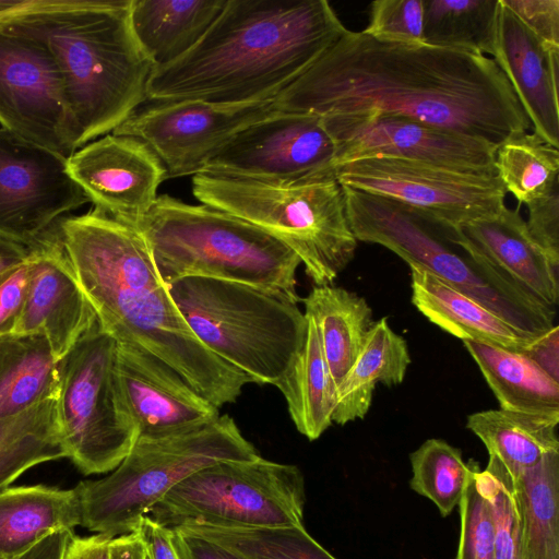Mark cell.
I'll use <instances>...</instances> for the list:
<instances>
[{
	"label": "cell",
	"mask_w": 559,
	"mask_h": 559,
	"mask_svg": "<svg viewBox=\"0 0 559 559\" xmlns=\"http://www.w3.org/2000/svg\"><path fill=\"white\" fill-rule=\"evenodd\" d=\"M273 104L321 118L403 116L496 145L531 126L486 55L381 41L362 31L346 29Z\"/></svg>",
	"instance_id": "cell-1"
},
{
	"label": "cell",
	"mask_w": 559,
	"mask_h": 559,
	"mask_svg": "<svg viewBox=\"0 0 559 559\" xmlns=\"http://www.w3.org/2000/svg\"><path fill=\"white\" fill-rule=\"evenodd\" d=\"M56 230L74 277L104 331L176 370L218 409L251 379L209 350L183 320L134 227L93 207Z\"/></svg>",
	"instance_id": "cell-2"
},
{
	"label": "cell",
	"mask_w": 559,
	"mask_h": 559,
	"mask_svg": "<svg viewBox=\"0 0 559 559\" xmlns=\"http://www.w3.org/2000/svg\"><path fill=\"white\" fill-rule=\"evenodd\" d=\"M346 29L325 0H227L191 50L153 69L146 98L274 100Z\"/></svg>",
	"instance_id": "cell-3"
},
{
	"label": "cell",
	"mask_w": 559,
	"mask_h": 559,
	"mask_svg": "<svg viewBox=\"0 0 559 559\" xmlns=\"http://www.w3.org/2000/svg\"><path fill=\"white\" fill-rule=\"evenodd\" d=\"M131 0H41L0 29L52 56L79 131V148L111 133L146 98L154 69L130 22Z\"/></svg>",
	"instance_id": "cell-4"
},
{
	"label": "cell",
	"mask_w": 559,
	"mask_h": 559,
	"mask_svg": "<svg viewBox=\"0 0 559 559\" xmlns=\"http://www.w3.org/2000/svg\"><path fill=\"white\" fill-rule=\"evenodd\" d=\"M168 284L183 277L243 283L300 301L298 255L259 227L205 204L158 195L136 227Z\"/></svg>",
	"instance_id": "cell-5"
},
{
	"label": "cell",
	"mask_w": 559,
	"mask_h": 559,
	"mask_svg": "<svg viewBox=\"0 0 559 559\" xmlns=\"http://www.w3.org/2000/svg\"><path fill=\"white\" fill-rule=\"evenodd\" d=\"M167 287L197 338L253 383L276 385L305 342V312L274 292L197 276Z\"/></svg>",
	"instance_id": "cell-6"
},
{
	"label": "cell",
	"mask_w": 559,
	"mask_h": 559,
	"mask_svg": "<svg viewBox=\"0 0 559 559\" xmlns=\"http://www.w3.org/2000/svg\"><path fill=\"white\" fill-rule=\"evenodd\" d=\"M228 415L164 435L139 436L111 473L81 481V526L114 538L139 527L164 495L195 471L221 461L259 457Z\"/></svg>",
	"instance_id": "cell-7"
},
{
	"label": "cell",
	"mask_w": 559,
	"mask_h": 559,
	"mask_svg": "<svg viewBox=\"0 0 559 559\" xmlns=\"http://www.w3.org/2000/svg\"><path fill=\"white\" fill-rule=\"evenodd\" d=\"M192 192L201 204L239 217L292 249L316 286L332 285L358 245L335 177L294 186L199 174Z\"/></svg>",
	"instance_id": "cell-8"
},
{
	"label": "cell",
	"mask_w": 559,
	"mask_h": 559,
	"mask_svg": "<svg viewBox=\"0 0 559 559\" xmlns=\"http://www.w3.org/2000/svg\"><path fill=\"white\" fill-rule=\"evenodd\" d=\"M342 187V186H341ZM357 241L380 245L492 310L520 332L538 337L556 311L528 296L481 260L456 248L443 233L404 204L342 187Z\"/></svg>",
	"instance_id": "cell-9"
},
{
	"label": "cell",
	"mask_w": 559,
	"mask_h": 559,
	"mask_svg": "<svg viewBox=\"0 0 559 559\" xmlns=\"http://www.w3.org/2000/svg\"><path fill=\"white\" fill-rule=\"evenodd\" d=\"M305 501L304 475L296 465L259 456L221 461L195 471L146 515L168 527H286L302 525Z\"/></svg>",
	"instance_id": "cell-10"
},
{
	"label": "cell",
	"mask_w": 559,
	"mask_h": 559,
	"mask_svg": "<svg viewBox=\"0 0 559 559\" xmlns=\"http://www.w3.org/2000/svg\"><path fill=\"white\" fill-rule=\"evenodd\" d=\"M116 352L117 342L96 320L59 360V423L68 457L84 475L115 469L138 438L120 390Z\"/></svg>",
	"instance_id": "cell-11"
},
{
	"label": "cell",
	"mask_w": 559,
	"mask_h": 559,
	"mask_svg": "<svg viewBox=\"0 0 559 559\" xmlns=\"http://www.w3.org/2000/svg\"><path fill=\"white\" fill-rule=\"evenodd\" d=\"M334 176L342 187L404 204L442 233L492 216L506 205L507 192L496 173L377 157L344 164Z\"/></svg>",
	"instance_id": "cell-12"
},
{
	"label": "cell",
	"mask_w": 559,
	"mask_h": 559,
	"mask_svg": "<svg viewBox=\"0 0 559 559\" xmlns=\"http://www.w3.org/2000/svg\"><path fill=\"white\" fill-rule=\"evenodd\" d=\"M336 153L321 117L274 110L236 134L201 174L294 186L335 177Z\"/></svg>",
	"instance_id": "cell-13"
},
{
	"label": "cell",
	"mask_w": 559,
	"mask_h": 559,
	"mask_svg": "<svg viewBox=\"0 0 559 559\" xmlns=\"http://www.w3.org/2000/svg\"><path fill=\"white\" fill-rule=\"evenodd\" d=\"M274 110L273 100L153 103L136 109L112 133L143 142L164 166L166 178L193 177L236 134Z\"/></svg>",
	"instance_id": "cell-14"
},
{
	"label": "cell",
	"mask_w": 559,
	"mask_h": 559,
	"mask_svg": "<svg viewBox=\"0 0 559 559\" xmlns=\"http://www.w3.org/2000/svg\"><path fill=\"white\" fill-rule=\"evenodd\" d=\"M0 126L63 158L79 150V131L50 52L0 29Z\"/></svg>",
	"instance_id": "cell-15"
},
{
	"label": "cell",
	"mask_w": 559,
	"mask_h": 559,
	"mask_svg": "<svg viewBox=\"0 0 559 559\" xmlns=\"http://www.w3.org/2000/svg\"><path fill=\"white\" fill-rule=\"evenodd\" d=\"M86 202L66 158L0 128V238L29 248Z\"/></svg>",
	"instance_id": "cell-16"
},
{
	"label": "cell",
	"mask_w": 559,
	"mask_h": 559,
	"mask_svg": "<svg viewBox=\"0 0 559 559\" xmlns=\"http://www.w3.org/2000/svg\"><path fill=\"white\" fill-rule=\"evenodd\" d=\"M337 144L334 173L349 162L389 157L476 173H496L497 146L403 116L322 118Z\"/></svg>",
	"instance_id": "cell-17"
},
{
	"label": "cell",
	"mask_w": 559,
	"mask_h": 559,
	"mask_svg": "<svg viewBox=\"0 0 559 559\" xmlns=\"http://www.w3.org/2000/svg\"><path fill=\"white\" fill-rule=\"evenodd\" d=\"M70 178L88 202L109 217L136 227L153 207L166 170L141 141L103 135L66 159Z\"/></svg>",
	"instance_id": "cell-18"
},
{
	"label": "cell",
	"mask_w": 559,
	"mask_h": 559,
	"mask_svg": "<svg viewBox=\"0 0 559 559\" xmlns=\"http://www.w3.org/2000/svg\"><path fill=\"white\" fill-rule=\"evenodd\" d=\"M52 227L28 248L29 283L13 333L44 334L59 361L97 319L69 266L57 230Z\"/></svg>",
	"instance_id": "cell-19"
},
{
	"label": "cell",
	"mask_w": 559,
	"mask_h": 559,
	"mask_svg": "<svg viewBox=\"0 0 559 559\" xmlns=\"http://www.w3.org/2000/svg\"><path fill=\"white\" fill-rule=\"evenodd\" d=\"M116 371L138 437L168 433L219 416L218 408L176 370L136 345L117 343Z\"/></svg>",
	"instance_id": "cell-20"
},
{
	"label": "cell",
	"mask_w": 559,
	"mask_h": 559,
	"mask_svg": "<svg viewBox=\"0 0 559 559\" xmlns=\"http://www.w3.org/2000/svg\"><path fill=\"white\" fill-rule=\"evenodd\" d=\"M489 55L533 124V132L559 148V52L547 51L498 0Z\"/></svg>",
	"instance_id": "cell-21"
},
{
	"label": "cell",
	"mask_w": 559,
	"mask_h": 559,
	"mask_svg": "<svg viewBox=\"0 0 559 559\" xmlns=\"http://www.w3.org/2000/svg\"><path fill=\"white\" fill-rule=\"evenodd\" d=\"M443 235L528 296L556 311L559 299L558 267L534 241L519 210L504 205L492 216Z\"/></svg>",
	"instance_id": "cell-22"
},
{
	"label": "cell",
	"mask_w": 559,
	"mask_h": 559,
	"mask_svg": "<svg viewBox=\"0 0 559 559\" xmlns=\"http://www.w3.org/2000/svg\"><path fill=\"white\" fill-rule=\"evenodd\" d=\"M412 302L441 330L462 341H476L524 353L531 337L492 310L442 282L429 272L409 266Z\"/></svg>",
	"instance_id": "cell-23"
},
{
	"label": "cell",
	"mask_w": 559,
	"mask_h": 559,
	"mask_svg": "<svg viewBox=\"0 0 559 559\" xmlns=\"http://www.w3.org/2000/svg\"><path fill=\"white\" fill-rule=\"evenodd\" d=\"M227 0H131L135 38L154 68L181 58L204 36Z\"/></svg>",
	"instance_id": "cell-24"
},
{
	"label": "cell",
	"mask_w": 559,
	"mask_h": 559,
	"mask_svg": "<svg viewBox=\"0 0 559 559\" xmlns=\"http://www.w3.org/2000/svg\"><path fill=\"white\" fill-rule=\"evenodd\" d=\"M81 525L76 489L46 485L0 491V554L12 558L46 535Z\"/></svg>",
	"instance_id": "cell-25"
},
{
	"label": "cell",
	"mask_w": 559,
	"mask_h": 559,
	"mask_svg": "<svg viewBox=\"0 0 559 559\" xmlns=\"http://www.w3.org/2000/svg\"><path fill=\"white\" fill-rule=\"evenodd\" d=\"M411 361L406 341L388 320L373 322L355 362L335 388L333 423L345 425L364 418L376 385L402 383Z\"/></svg>",
	"instance_id": "cell-26"
},
{
	"label": "cell",
	"mask_w": 559,
	"mask_h": 559,
	"mask_svg": "<svg viewBox=\"0 0 559 559\" xmlns=\"http://www.w3.org/2000/svg\"><path fill=\"white\" fill-rule=\"evenodd\" d=\"M302 302L336 388L364 346L373 324L372 310L361 296L333 285L314 286Z\"/></svg>",
	"instance_id": "cell-27"
},
{
	"label": "cell",
	"mask_w": 559,
	"mask_h": 559,
	"mask_svg": "<svg viewBox=\"0 0 559 559\" xmlns=\"http://www.w3.org/2000/svg\"><path fill=\"white\" fill-rule=\"evenodd\" d=\"M559 415L487 409L468 415L466 428L485 444L513 479L559 451Z\"/></svg>",
	"instance_id": "cell-28"
},
{
	"label": "cell",
	"mask_w": 559,
	"mask_h": 559,
	"mask_svg": "<svg viewBox=\"0 0 559 559\" xmlns=\"http://www.w3.org/2000/svg\"><path fill=\"white\" fill-rule=\"evenodd\" d=\"M500 404L512 412L559 415V382L520 352L462 341Z\"/></svg>",
	"instance_id": "cell-29"
},
{
	"label": "cell",
	"mask_w": 559,
	"mask_h": 559,
	"mask_svg": "<svg viewBox=\"0 0 559 559\" xmlns=\"http://www.w3.org/2000/svg\"><path fill=\"white\" fill-rule=\"evenodd\" d=\"M59 361L41 333L0 337V418L57 399Z\"/></svg>",
	"instance_id": "cell-30"
},
{
	"label": "cell",
	"mask_w": 559,
	"mask_h": 559,
	"mask_svg": "<svg viewBox=\"0 0 559 559\" xmlns=\"http://www.w3.org/2000/svg\"><path fill=\"white\" fill-rule=\"evenodd\" d=\"M305 342L275 385L283 394L297 430L310 441L332 425L335 386L331 378L313 320L307 316Z\"/></svg>",
	"instance_id": "cell-31"
},
{
	"label": "cell",
	"mask_w": 559,
	"mask_h": 559,
	"mask_svg": "<svg viewBox=\"0 0 559 559\" xmlns=\"http://www.w3.org/2000/svg\"><path fill=\"white\" fill-rule=\"evenodd\" d=\"M68 457L57 399L0 418V491L40 463Z\"/></svg>",
	"instance_id": "cell-32"
},
{
	"label": "cell",
	"mask_w": 559,
	"mask_h": 559,
	"mask_svg": "<svg viewBox=\"0 0 559 559\" xmlns=\"http://www.w3.org/2000/svg\"><path fill=\"white\" fill-rule=\"evenodd\" d=\"M510 486L520 514L527 559H559V451L546 454Z\"/></svg>",
	"instance_id": "cell-33"
},
{
	"label": "cell",
	"mask_w": 559,
	"mask_h": 559,
	"mask_svg": "<svg viewBox=\"0 0 559 559\" xmlns=\"http://www.w3.org/2000/svg\"><path fill=\"white\" fill-rule=\"evenodd\" d=\"M495 170L507 193L526 206L559 190V151L536 133L510 134L498 146Z\"/></svg>",
	"instance_id": "cell-34"
},
{
	"label": "cell",
	"mask_w": 559,
	"mask_h": 559,
	"mask_svg": "<svg viewBox=\"0 0 559 559\" xmlns=\"http://www.w3.org/2000/svg\"><path fill=\"white\" fill-rule=\"evenodd\" d=\"M215 542L247 559H336L304 525L286 527L177 526Z\"/></svg>",
	"instance_id": "cell-35"
},
{
	"label": "cell",
	"mask_w": 559,
	"mask_h": 559,
	"mask_svg": "<svg viewBox=\"0 0 559 559\" xmlns=\"http://www.w3.org/2000/svg\"><path fill=\"white\" fill-rule=\"evenodd\" d=\"M426 44L490 51L498 0H424Z\"/></svg>",
	"instance_id": "cell-36"
},
{
	"label": "cell",
	"mask_w": 559,
	"mask_h": 559,
	"mask_svg": "<svg viewBox=\"0 0 559 559\" xmlns=\"http://www.w3.org/2000/svg\"><path fill=\"white\" fill-rule=\"evenodd\" d=\"M411 488L431 500L442 516L459 506L471 473V461L444 440L428 439L409 454Z\"/></svg>",
	"instance_id": "cell-37"
},
{
	"label": "cell",
	"mask_w": 559,
	"mask_h": 559,
	"mask_svg": "<svg viewBox=\"0 0 559 559\" xmlns=\"http://www.w3.org/2000/svg\"><path fill=\"white\" fill-rule=\"evenodd\" d=\"M495 525L493 559H527L518 504L510 476L501 463L489 456L480 471Z\"/></svg>",
	"instance_id": "cell-38"
},
{
	"label": "cell",
	"mask_w": 559,
	"mask_h": 559,
	"mask_svg": "<svg viewBox=\"0 0 559 559\" xmlns=\"http://www.w3.org/2000/svg\"><path fill=\"white\" fill-rule=\"evenodd\" d=\"M477 462L459 503L461 533L456 559H493L495 525Z\"/></svg>",
	"instance_id": "cell-39"
},
{
	"label": "cell",
	"mask_w": 559,
	"mask_h": 559,
	"mask_svg": "<svg viewBox=\"0 0 559 559\" xmlns=\"http://www.w3.org/2000/svg\"><path fill=\"white\" fill-rule=\"evenodd\" d=\"M424 0H376L370 4L369 23L362 31L381 41L423 45Z\"/></svg>",
	"instance_id": "cell-40"
},
{
	"label": "cell",
	"mask_w": 559,
	"mask_h": 559,
	"mask_svg": "<svg viewBox=\"0 0 559 559\" xmlns=\"http://www.w3.org/2000/svg\"><path fill=\"white\" fill-rule=\"evenodd\" d=\"M549 52H559V0H501Z\"/></svg>",
	"instance_id": "cell-41"
},
{
	"label": "cell",
	"mask_w": 559,
	"mask_h": 559,
	"mask_svg": "<svg viewBox=\"0 0 559 559\" xmlns=\"http://www.w3.org/2000/svg\"><path fill=\"white\" fill-rule=\"evenodd\" d=\"M526 226L534 241L559 266V190L530 205Z\"/></svg>",
	"instance_id": "cell-42"
},
{
	"label": "cell",
	"mask_w": 559,
	"mask_h": 559,
	"mask_svg": "<svg viewBox=\"0 0 559 559\" xmlns=\"http://www.w3.org/2000/svg\"><path fill=\"white\" fill-rule=\"evenodd\" d=\"M31 276L26 262L0 275V337L14 332L20 320Z\"/></svg>",
	"instance_id": "cell-43"
},
{
	"label": "cell",
	"mask_w": 559,
	"mask_h": 559,
	"mask_svg": "<svg viewBox=\"0 0 559 559\" xmlns=\"http://www.w3.org/2000/svg\"><path fill=\"white\" fill-rule=\"evenodd\" d=\"M182 559H247L246 557L179 527H173Z\"/></svg>",
	"instance_id": "cell-44"
},
{
	"label": "cell",
	"mask_w": 559,
	"mask_h": 559,
	"mask_svg": "<svg viewBox=\"0 0 559 559\" xmlns=\"http://www.w3.org/2000/svg\"><path fill=\"white\" fill-rule=\"evenodd\" d=\"M151 559H182L176 545L174 530L144 515L136 528Z\"/></svg>",
	"instance_id": "cell-45"
},
{
	"label": "cell",
	"mask_w": 559,
	"mask_h": 559,
	"mask_svg": "<svg viewBox=\"0 0 559 559\" xmlns=\"http://www.w3.org/2000/svg\"><path fill=\"white\" fill-rule=\"evenodd\" d=\"M548 376L559 382V326L536 337L523 353Z\"/></svg>",
	"instance_id": "cell-46"
},
{
	"label": "cell",
	"mask_w": 559,
	"mask_h": 559,
	"mask_svg": "<svg viewBox=\"0 0 559 559\" xmlns=\"http://www.w3.org/2000/svg\"><path fill=\"white\" fill-rule=\"evenodd\" d=\"M73 536L72 530L55 531L25 551L9 559H64Z\"/></svg>",
	"instance_id": "cell-47"
},
{
	"label": "cell",
	"mask_w": 559,
	"mask_h": 559,
	"mask_svg": "<svg viewBox=\"0 0 559 559\" xmlns=\"http://www.w3.org/2000/svg\"><path fill=\"white\" fill-rule=\"evenodd\" d=\"M110 539L100 534L87 537L73 536L64 559H109Z\"/></svg>",
	"instance_id": "cell-48"
},
{
	"label": "cell",
	"mask_w": 559,
	"mask_h": 559,
	"mask_svg": "<svg viewBox=\"0 0 559 559\" xmlns=\"http://www.w3.org/2000/svg\"><path fill=\"white\" fill-rule=\"evenodd\" d=\"M146 546L139 530L116 536L109 542V559H146Z\"/></svg>",
	"instance_id": "cell-49"
},
{
	"label": "cell",
	"mask_w": 559,
	"mask_h": 559,
	"mask_svg": "<svg viewBox=\"0 0 559 559\" xmlns=\"http://www.w3.org/2000/svg\"><path fill=\"white\" fill-rule=\"evenodd\" d=\"M28 248L0 238V275L27 261Z\"/></svg>",
	"instance_id": "cell-50"
},
{
	"label": "cell",
	"mask_w": 559,
	"mask_h": 559,
	"mask_svg": "<svg viewBox=\"0 0 559 559\" xmlns=\"http://www.w3.org/2000/svg\"><path fill=\"white\" fill-rule=\"evenodd\" d=\"M40 1L41 0H0V24L15 14L35 8Z\"/></svg>",
	"instance_id": "cell-51"
},
{
	"label": "cell",
	"mask_w": 559,
	"mask_h": 559,
	"mask_svg": "<svg viewBox=\"0 0 559 559\" xmlns=\"http://www.w3.org/2000/svg\"><path fill=\"white\" fill-rule=\"evenodd\" d=\"M0 559H8V558H5L4 556H2V555L0 554Z\"/></svg>",
	"instance_id": "cell-52"
},
{
	"label": "cell",
	"mask_w": 559,
	"mask_h": 559,
	"mask_svg": "<svg viewBox=\"0 0 559 559\" xmlns=\"http://www.w3.org/2000/svg\"><path fill=\"white\" fill-rule=\"evenodd\" d=\"M146 559H151V558L148 557V555H146Z\"/></svg>",
	"instance_id": "cell-53"
}]
</instances>
